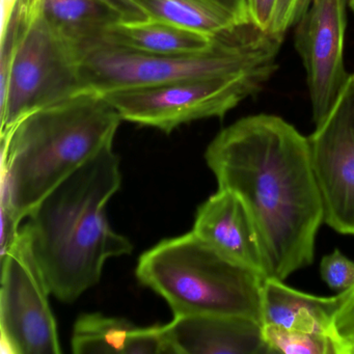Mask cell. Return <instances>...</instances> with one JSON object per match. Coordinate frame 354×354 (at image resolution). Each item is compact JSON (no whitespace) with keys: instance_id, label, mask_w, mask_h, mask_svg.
I'll use <instances>...</instances> for the list:
<instances>
[{"instance_id":"obj_10","label":"cell","mask_w":354,"mask_h":354,"mask_svg":"<svg viewBox=\"0 0 354 354\" xmlns=\"http://www.w3.org/2000/svg\"><path fill=\"white\" fill-rule=\"evenodd\" d=\"M349 0H310L295 24V47L308 77L313 120L328 115L347 84L344 64L346 7Z\"/></svg>"},{"instance_id":"obj_13","label":"cell","mask_w":354,"mask_h":354,"mask_svg":"<svg viewBox=\"0 0 354 354\" xmlns=\"http://www.w3.org/2000/svg\"><path fill=\"white\" fill-rule=\"evenodd\" d=\"M71 345L76 354H176L165 325L140 327L99 313L76 320Z\"/></svg>"},{"instance_id":"obj_11","label":"cell","mask_w":354,"mask_h":354,"mask_svg":"<svg viewBox=\"0 0 354 354\" xmlns=\"http://www.w3.org/2000/svg\"><path fill=\"white\" fill-rule=\"evenodd\" d=\"M192 232L232 260L269 279L254 223L237 194L218 188L198 207Z\"/></svg>"},{"instance_id":"obj_9","label":"cell","mask_w":354,"mask_h":354,"mask_svg":"<svg viewBox=\"0 0 354 354\" xmlns=\"http://www.w3.org/2000/svg\"><path fill=\"white\" fill-rule=\"evenodd\" d=\"M308 140L324 223L354 236V74Z\"/></svg>"},{"instance_id":"obj_8","label":"cell","mask_w":354,"mask_h":354,"mask_svg":"<svg viewBox=\"0 0 354 354\" xmlns=\"http://www.w3.org/2000/svg\"><path fill=\"white\" fill-rule=\"evenodd\" d=\"M51 292L35 257L26 227L1 257L0 331L3 351L11 354L61 353Z\"/></svg>"},{"instance_id":"obj_4","label":"cell","mask_w":354,"mask_h":354,"mask_svg":"<svg viewBox=\"0 0 354 354\" xmlns=\"http://www.w3.org/2000/svg\"><path fill=\"white\" fill-rule=\"evenodd\" d=\"M283 37L246 24L192 55H151L92 41L76 49L82 92L109 94L182 80L233 76L277 66Z\"/></svg>"},{"instance_id":"obj_19","label":"cell","mask_w":354,"mask_h":354,"mask_svg":"<svg viewBox=\"0 0 354 354\" xmlns=\"http://www.w3.org/2000/svg\"><path fill=\"white\" fill-rule=\"evenodd\" d=\"M337 354H354V286L347 290L329 328Z\"/></svg>"},{"instance_id":"obj_1","label":"cell","mask_w":354,"mask_h":354,"mask_svg":"<svg viewBox=\"0 0 354 354\" xmlns=\"http://www.w3.org/2000/svg\"><path fill=\"white\" fill-rule=\"evenodd\" d=\"M205 159L219 189L243 202L269 277L283 281L314 262L324 209L308 138L277 115H250L221 130Z\"/></svg>"},{"instance_id":"obj_14","label":"cell","mask_w":354,"mask_h":354,"mask_svg":"<svg viewBox=\"0 0 354 354\" xmlns=\"http://www.w3.org/2000/svg\"><path fill=\"white\" fill-rule=\"evenodd\" d=\"M347 291L319 297L297 291L279 279H265L262 288V323L329 335L331 321Z\"/></svg>"},{"instance_id":"obj_20","label":"cell","mask_w":354,"mask_h":354,"mask_svg":"<svg viewBox=\"0 0 354 354\" xmlns=\"http://www.w3.org/2000/svg\"><path fill=\"white\" fill-rule=\"evenodd\" d=\"M320 275L333 291H347L354 286V262L335 250L321 260Z\"/></svg>"},{"instance_id":"obj_21","label":"cell","mask_w":354,"mask_h":354,"mask_svg":"<svg viewBox=\"0 0 354 354\" xmlns=\"http://www.w3.org/2000/svg\"><path fill=\"white\" fill-rule=\"evenodd\" d=\"M310 1V0H277L269 32L285 37L286 32L297 24Z\"/></svg>"},{"instance_id":"obj_23","label":"cell","mask_w":354,"mask_h":354,"mask_svg":"<svg viewBox=\"0 0 354 354\" xmlns=\"http://www.w3.org/2000/svg\"><path fill=\"white\" fill-rule=\"evenodd\" d=\"M98 3L111 8L119 14L123 21H136L147 19V15L142 9L131 0H96Z\"/></svg>"},{"instance_id":"obj_22","label":"cell","mask_w":354,"mask_h":354,"mask_svg":"<svg viewBox=\"0 0 354 354\" xmlns=\"http://www.w3.org/2000/svg\"><path fill=\"white\" fill-rule=\"evenodd\" d=\"M250 22L263 32H269L277 0H245Z\"/></svg>"},{"instance_id":"obj_2","label":"cell","mask_w":354,"mask_h":354,"mask_svg":"<svg viewBox=\"0 0 354 354\" xmlns=\"http://www.w3.org/2000/svg\"><path fill=\"white\" fill-rule=\"evenodd\" d=\"M123 121L102 96L80 92L34 111L1 133V242L59 183L107 147Z\"/></svg>"},{"instance_id":"obj_12","label":"cell","mask_w":354,"mask_h":354,"mask_svg":"<svg viewBox=\"0 0 354 354\" xmlns=\"http://www.w3.org/2000/svg\"><path fill=\"white\" fill-rule=\"evenodd\" d=\"M176 354H271L263 324L229 315H180L165 325Z\"/></svg>"},{"instance_id":"obj_17","label":"cell","mask_w":354,"mask_h":354,"mask_svg":"<svg viewBox=\"0 0 354 354\" xmlns=\"http://www.w3.org/2000/svg\"><path fill=\"white\" fill-rule=\"evenodd\" d=\"M41 17L68 44L78 47L99 40L117 22V12L96 0H35Z\"/></svg>"},{"instance_id":"obj_7","label":"cell","mask_w":354,"mask_h":354,"mask_svg":"<svg viewBox=\"0 0 354 354\" xmlns=\"http://www.w3.org/2000/svg\"><path fill=\"white\" fill-rule=\"evenodd\" d=\"M80 92L75 48L51 30L36 7L14 53L7 88L0 94L1 133L34 111Z\"/></svg>"},{"instance_id":"obj_5","label":"cell","mask_w":354,"mask_h":354,"mask_svg":"<svg viewBox=\"0 0 354 354\" xmlns=\"http://www.w3.org/2000/svg\"><path fill=\"white\" fill-rule=\"evenodd\" d=\"M136 277L169 304L174 316L229 315L262 323L265 279L192 231L144 252Z\"/></svg>"},{"instance_id":"obj_15","label":"cell","mask_w":354,"mask_h":354,"mask_svg":"<svg viewBox=\"0 0 354 354\" xmlns=\"http://www.w3.org/2000/svg\"><path fill=\"white\" fill-rule=\"evenodd\" d=\"M147 17L171 22L210 37L252 24L245 0H131Z\"/></svg>"},{"instance_id":"obj_24","label":"cell","mask_w":354,"mask_h":354,"mask_svg":"<svg viewBox=\"0 0 354 354\" xmlns=\"http://www.w3.org/2000/svg\"><path fill=\"white\" fill-rule=\"evenodd\" d=\"M349 7L354 12V0H349Z\"/></svg>"},{"instance_id":"obj_18","label":"cell","mask_w":354,"mask_h":354,"mask_svg":"<svg viewBox=\"0 0 354 354\" xmlns=\"http://www.w3.org/2000/svg\"><path fill=\"white\" fill-rule=\"evenodd\" d=\"M263 337L271 354H337L328 335L286 328L274 324L263 325Z\"/></svg>"},{"instance_id":"obj_16","label":"cell","mask_w":354,"mask_h":354,"mask_svg":"<svg viewBox=\"0 0 354 354\" xmlns=\"http://www.w3.org/2000/svg\"><path fill=\"white\" fill-rule=\"evenodd\" d=\"M218 38L171 22L147 18L117 22L100 39L109 44L136 53L192 55L211 48Z\"/></svg>"},{"instance_id":"obj_3","label":"cell","mask_w":354,"mask_h":354,"mask_svg":"<svg viewBox=\"0 0 354 354\" xmlns=\"http://www.w3.org/2000/svg\"><path fill=\"white\" fill-rule=\"evenodd\" d=\"M113 147L84 163L36 205L24 225L51 294L72 302L100 281L109 259L129 254L131 242L111 229L107 203L120 189Z\"/></svg>"},{"instance_id":"obj_6","label":"cell","mask_w":354,"mask_h":354,"mask_svg":"<svg viewBox=\"0 0 354 354\" xmlns=\"http://www.w3.org/2000/svg\"><path fill=\"white\" fill-rule=\"evenodd\" d=\"M277 66L233 76L182 80L102 95L124 121L171 133L183 124L223 118L262 90Z\"/></svg>"}]
</instances>
